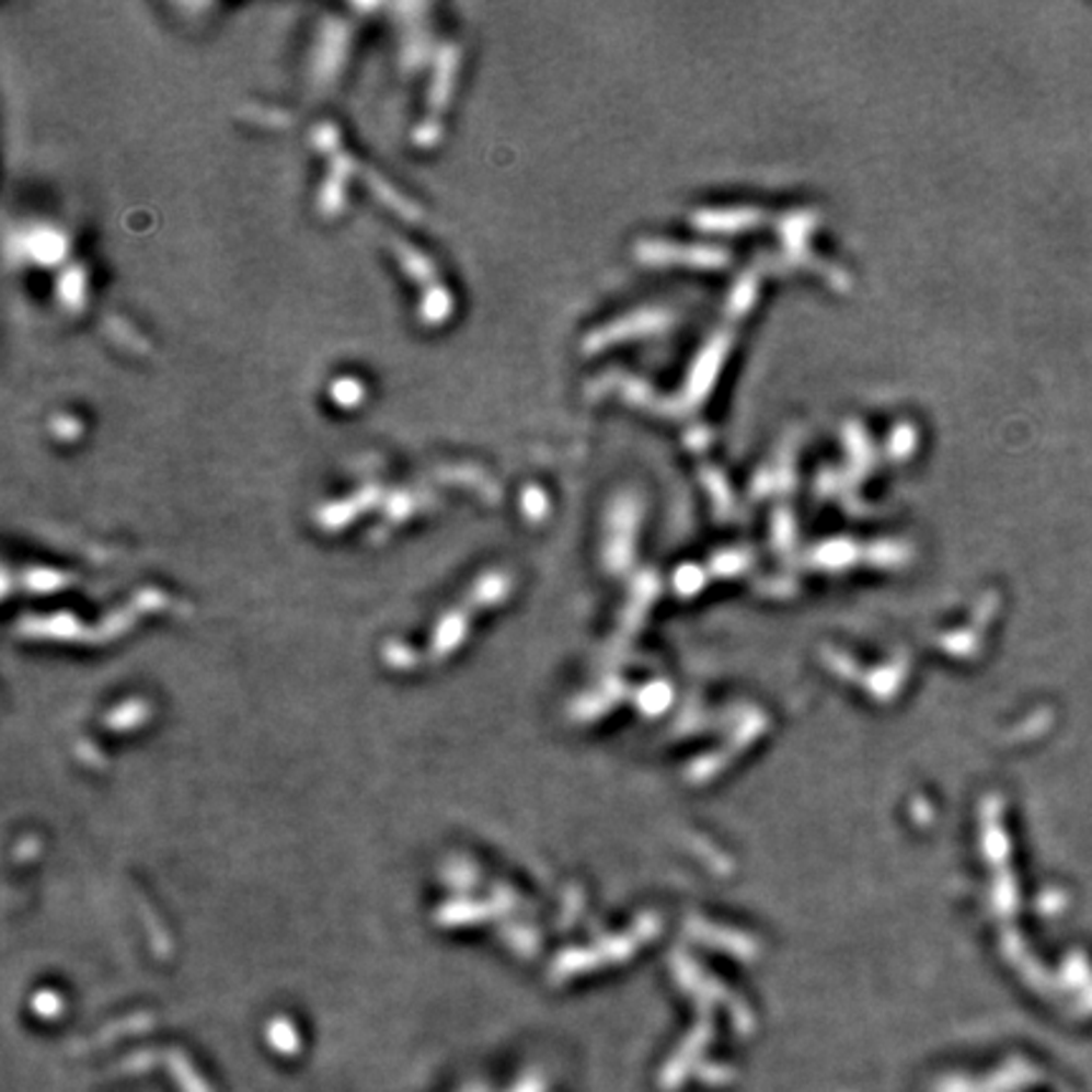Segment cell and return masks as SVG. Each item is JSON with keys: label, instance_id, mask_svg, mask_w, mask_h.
<instances>
[{"label": "cell", "instance_id": "obj_2", "mask_svg": "<svg viewBox=\"0 0 1092 1092\" xmlns=\"http://www.w3.org/2000/svg\"><path fill=\"white\" fill-rule=\"evenodd\" d=\"M336 392H342L340 402H344V405H352V402H357L359 395H363V388H359L355 380H344V382L340 380L334 384V395Z\"/></svg>", "mask_w": 1092, "mask_h": 1092}, {"label": "cell", "instance_id": "obj_1", "mask_svg": "<svg viewBox=\"0 0 1092 1092\" xmlns=\"http://www.w3.org/2000/svg\"><path fill=\"white\" fill-rule=\"evenodd\" d=\"M28 245H31V251H34V256L38 261H54V258H59L64 256V251H67V243H64V235H59L56 231H48V228H44V231H38L28 238Z\"/></svg>", "mask_w": 1092, "mask_h": 1092}]
</instances>
